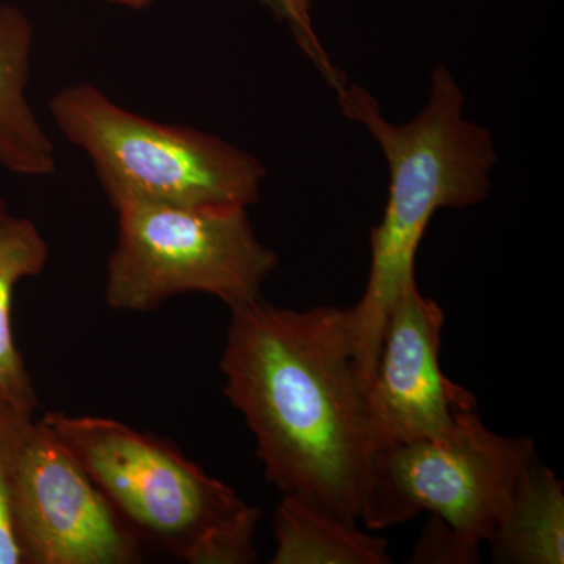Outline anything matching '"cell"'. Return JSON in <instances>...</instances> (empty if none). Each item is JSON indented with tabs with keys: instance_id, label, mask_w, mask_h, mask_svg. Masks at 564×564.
I'll return each instance as SVG.
<instances>
[{
	"instance_id": "7c38bea8",
	"label": "cell",
	"mask_w": 564,
	"mask_h": 564,
	"mask_svg": "<svg viewBox=\"0 0 564 564\" xmlns=\"http://www.w3.org/2000/svg\"><path fill=\"white\" fill-rule=\"evenodd\" d=\"M50 248L29 218H0V406L22 414L39 406L31 375L25 369L11 328V304L17 285L43 272Z\"/></svg>"
},
{
	"instance_id": "52a82bcc",
	"label": "cell",
	"mask_w": 564,
	"mask_h": 564,
	"mask_svg": "<svg viewBox=\"0 0 564 564\" xmlns=\"http://www.w3.org/2000/svg\"><path fill=\"white\" fill-rule=\"evenodd\" d=\"M7 478L25 564L139 562L140 538L41 419L14 426Z\"/></svg>"
},
{
	"instance_id": "5b68a950",
	"label": "cell",
	"mask_w": 564,
	"mask_h": 564,
	"mask_svg": "<svg viewBox=\"0 0 564 564\" xmlns=\"http://www.w3.org/2000/svg\"><path fill=\"white\" fill-rule=\"evenodd\" d=\"M107 262V306L147 313L174 296L204 293L228 307L261 299L276 252L256 236L247 207L124 202Z\"/></svg>"
},
{
	"instance_id": "5bb4252c",
	"label": "cell",
	"mask_w": 564,
	"mask_h": 564,
	"mask_svg": "<svg viewBox=\"0 0 564 564\" xmlns=\"http://www.w3.org/2000/svg\"><path fill=\"white\" fill-rule=\"evenodd\" d=\"M24 415L32 414H22L10 408L0 406V564H25L11 519L7 478L11 434L18 421Z\"/></svg>"
},
{
	"instance_id": "277c9868",
	"label": "cell",
	"mask_w": 564,
	"mask_h": 564,
	"mask_svg": "<svg viewBox=\"0 0 564 564\" xmlns=\"http://www.w3.org/2000/svg\"><path fill=\"white\" fill-rule=\"evenodd\" d=\"M50 111L58 131L90 159L111 206L248 209L261 198L263 163L214 133L150 120L90 84L63 87Z\"/></svg>"
},
{
	"instance_id": "9a60e30c",
	"label": "cell",
	"mask_w": 564,
	"mask_h": 564,
	"mask_svg": "<svg viewBox=\"0 0 564 564\" xmlns=\"http://www.w3.org/2000/svg\"><path fill=\"white\" fill-rule=\"evenodd\" d=\"M480 545L469 543L464 538L456 534L441 519H430L429 524L419 538L415 544L413 563H477L480 558L478 554Z\"/></svg>"
},
{
	"instance_id": "2e32d148",
	"label": "cell",
	"mask_w": 564,
	"mask_h": 564,
	"mask_svg": "<svg viewBox=\"0 0 564 564\" xmlns=\"http://www.w3.org/2000/svg\"><path fill=\"white\" fill-rule=\"evenodd\" d=\"M7 214H9V212H7L6 199L0 198V218L6 217Z\"/></svg>"
},
{
	"instance_id": "3957f363",
	"label": "cell",
	"mask_w": 564,
	"mask_h": 564,
	"mask_svg": "<svg viewBox=\"0 0 564 564\" xmlns=\"http://www.w3.org/2000/svg\"><path fill=\"white\" fill-rule=\"evenodd\" d=\"M41 421L57 434L137 536L191 564L258 558L261 510L152 434L98 415L61 411Z\"/></svg>"
},
{
	"instance_id": "ba28073f",
	"label": "cell",
	"mask_w": 564,
	"mask_h": 564,
	"mask_svg": "<svg viewBox=\"0 0 564 564\" xmlns=\"http://www.w3.org/2000/svg\"><path fill=\"white\" fill-rule=\"evenodd\" d=\"M444 313L411 282L393 302L366 389L370 454L441 436L454 429L475 397L441 369Z\"/></svg>"
},
{
	"instance_id": "8992f818",
	"label": "cell",
	"mask_w": 564,
	"mask_h": 564,
	"mask_svg": "<svg viewBox=\"0 0 564 564\" xmlns=\"http://www.w3.org/2000/svg\"><path fill=\"white\" fill-rule=\"evenodd\" d=\"M533 458L530 437L500 436L464 410L451 432L370 454L359 522L378 532L429 511L480 545Z\"/></svg>"
},
{
	"instance_id": "30bf717a",
	"label": "cell",
	"mask_w": 564,
	"mask_h": 564,
	"mask_svg": "<svg viewBox=\"0 0 564 564\" xmlns=\"http://www.w3.org/2000/svg\"><path fill=\"white\" fill-rule=\"evenodd\" d=\"M486 543L497 563L563 564L564 484L554 470L527 464Z\"/></svg>"
},
{
	"instance_id": "7a4b0ae2",
	"label": "cell",
	"mask_w": 564,
	"mask_h": 564,
	"mask_svg": "<svg viewBox=\"0 0 564 564\" xmlns=\"http://www.w3.org/2000/svg\"><path fill=\"white\" fill-rule=\"evenodd\" d=\"M345 117L359 122L389 163L388 206L370 236V272L362 299L351 307L356 362L364 384L372 378L393 302L415 281L414 261L429 223L440 209L485 202L497 155L491 133L464 118V95L451 70L437 66L421 115L392 124L369 91L337 88Z\"/></svg>"
},
{
	"instance_id": "4fadbf2b",
	"label": "cell",
	"mask_w": 564,
	"mask_h": 564,
	"mask_svg": "<svg viewBox=\"0 0 564 564\" xmlns=\"http://www.w3.org/2000/svg\"><path fill=\"white\" fill-rule=\"evenodd\" d=\"M104 2L113 3V6L124 7V9L143 10L150 7L152 0H104ZM263 6L269 7L276 17L289 21L300 46L307 52L315 65L321 68L323 76L329 80L334 88L339 87L343 80L337 76L333 68L326 52L322 50L317 36H315L313 22H311L310 0H261Z\"/></svg>"
},
{
	"instance_id": "8fae6325",
	"label": "cell",
	"mask_w": 564,
	"mask_h": 564,
	"mask_svg": "<svg viewBox=\"0 0 564 564\" xmlns=\"http://www.w3.org/2000/svg\"><path fill=\"white\" fill-rule=\"evenodd\" d=\"M273 564H388V543L321 505L282 496L274 516Z\"/></svg>"
},
{
	"instance_id": "9c48e42d",
	"label": "cell",
	"mask_w": 564,
	"mask_h": 564,
	"mask_svg": "<svg viewBox=\"0 0 564 564\" xmlns=\"http://www.w3.org/2000/svg\"><path fill=\"white\" fill-rule=\"evenodd\" d=\"M33 25L14 6H0V166L25 177L57 172V154L28 98Z\"/></svg>"
},
{
	"instance_id": "6da1fadb",
	"label": "cell",
	"mask_w": 564,
	"mask_h": 564,
	"mask_svg": "<svg viewBox=\"0 0 564 564\" xmlns=\"http://www.w3.org/2000/svg\"><path fill=\"white\" fill-rule=\"evenodd\" d=\"M229 311L223 391L267 480L358 524L370 447L351 307L295 311L261 296Z\"/></svg>"
}]
</instances>
